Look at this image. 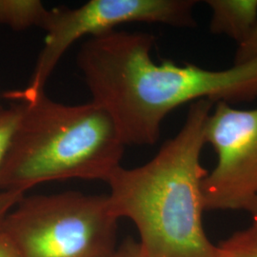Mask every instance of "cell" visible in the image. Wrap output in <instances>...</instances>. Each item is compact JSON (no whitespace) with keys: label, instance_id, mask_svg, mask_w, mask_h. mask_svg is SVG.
Here are the masks:
<instances>
[{"label":"cell","instance_id":"9c48e42d","mask_svg":"<svg viewBox=\"0 0 257 257\" xmlns=\"http://www.w3.org/2000/svg\"><path fill=\"white\" fill-rule=\"evenodd\" d=\"M217 257H257V230L238 231L217 246Z\"/></svg>","mask_w":257,"mask_h":257},{"label":"cell","instance_id":"ba28073f","mask_svg":"<svg viewBox=\"0 0 257 257\" xmlns=\"http://www.w3.org/2000/svg\"><path fill=\"white\" fill-rule=\"evenodd\" d=\"M48 10L39 0H0V24L16 31L41 28Z\"/></svg>","mask_w":257,"mask_h":257},{"label":"cell","instance_id":"4fadbf2b","mask_svg":"<svg viewBox=\"0 0 257 257\" xmlns=\"http://www.w3.org/2000/svg\"><path fill=\"white\" fill-rule=\"evenodd\" d=\"M0 257H21L17 246L8 235V233L3 230V228L1 227V224H0Z\"/></svg>","mask_w":257,"mask_h":257},{"label":"cell","instance_id":"30bf717a","mask_svg":"<svg viewBox=\"0 0 257 257\" xmlns=\"http://www.w3.org/2000/svg\"><path fill=\"white\" fill-rule=\"evenodd\" d=\"M21 114L20 105L10 107L0 106V167L8 153Z\"/></svg>","mask_w":257,"mask_h":257},{"label":"cell","instance_id":"5bb4252c","mask_svg":"<svg viewBox=\"0 0 257 257\" xmlns=\"http://www.w3.org/2000/svg\"><path fill=\"white\" fill-rule=\"evenodd\" d=\"M111 257H140L138 243L133 240H126Z\"/></svg>","mask_w":257,"mask_h":257},{"label":"cell","instance_id":"3957f363","mask_svg":"<svg viewBox=\"0 0 257 257\" xmlns=\"http://www.w3.org/2000/svg\"><path fill=\"white\" fill-rule=\"evenodd\" d=\"M19 102V125L0 167L1 192L25 193L71 178L106 182L119 168L125 145L96 103L65 105L45 92Z\"/></svg>","mask_w":257,"mask_h":257},{"label":"cell","instance_id":"52a82bcc","mask_svg":"<svg viewBox=\"0 0 257 257\" xmlns=\"http://www.w3.org/2000/svg\"><path fill=\"white\" fill-rule=\"evenodd\" d=\"M211 8L210 32L241 44L257 23V0H207Z\"/></svg>","mask_w":257,"mask_h":257},{"label":"cell","instance_id":"277c9868","mask_svg":"<svg viewBox=\"0 0 257 257\" xmlns=\"http://www.w3.org/2000/svg\"><path fill=\"white\" fill-rule=\"evenodd\" d=\"M118 217L108 195L24 197L1 220L21 257H111Z\"/></svg>","mask_w":257,"mask_h":257},{"label":"cell","instance_id":"8fae6325","mask_svg":"<svg viewBox=\"0 0 257 257\" xmlns=\"http://www.w3.org/2000/svg\"><path fill=\"white\" fill-rule=\"evenodd\" d=\"M257 58V23L249 37L241 44L234 55V64L242 65Z\"/></svg>","mask_w":257,"mask_h":257},{"label":"cell","instance_id":"7c38bea8","mask_svg":"<svg viewBox=\"0 0 257 257\" xmlns=\"http://www.w3.org/2000/svg\"><path fill=\"white\" fill-rule=\"evenodd\" d=\"M24 197V193L8 191L0 193V221Z\"/></svg>","mask_w":257,"mask_h":257},{"label":"cell","instance_id":"9a60e30c","mask_svg":"<svg viewBox=\"0 0 257 257\" xmlns=\"http://www.w3.org/2000/svg\"><path fill=\"white\" fill-rule=\"evenodd\" d=\"M248 211L251 214L252 222H253L251 228H253L254 230H257V195L255 196V198L253 199V201L250 204Z\"/></svg>","mask_w":257,"mask_h":257},{"label":"cell","instance_id":"8992f818","mask_svg":"<svg viewBox=\"0 0 257 257\" xmlns=\"http://www.w3.org/2000/svg\"><path fill=\"white\" fill-rule=\"evenodd\" d=\"M205 137L217 156L202 181L205 211H248L257 195V108L215 103Z\"/></svg>","mask_w":257,"mask_h":257},{"label":"cell","instance_id":"5b68a950","mask_svg":"<svg viewBox=\"0 0 257 257\" xmlns=\"http://www.w3.org/2000/svg\"><path fill=\"white\" fill-rule=\"evenodd\" d=\"M195 0H91L77 9L48 10L41 28L45 44L27 88L10 92L15 101L36 97L44 92L47 80L62 55L79 38L95 37L124 23H160L172 27L195 28Z\"/></svg>","mask_w":257,"mask_h":257},{"label":"cell","instance_id":"7a4b0ae2","mask_svg":"<svg viewBox=\"0 0 257 257\" xmlns=\"http://www.w3.org/2000/svg\"><path fill=\"white\" fill-rule=\"evenodd\" d=\"M213 102L190 104L182 128L153 159L135 169L120 166L108 178L110 207L133 221L140 257H217L203 227L200 156Z\"/></svg>","mask_w":257,"mask_h":257},{"label":"cell","instance_id":"6da1fadb","mask_svg":"<svg viewBox=\"0 0 257 257\" xmlns=\"http://www.w3.org/2000/svg\"><path fill=\"white\" fill-rule=\"evenodd\" d=\"M156 37L111 30L90 37L77 65L92 102L108 112L124 145H154L166 116L187 103L257 99V58L223 71L171 60L156 63Z\"/></svg>","mask_w":257,"mask_h":257}]
</instances>
